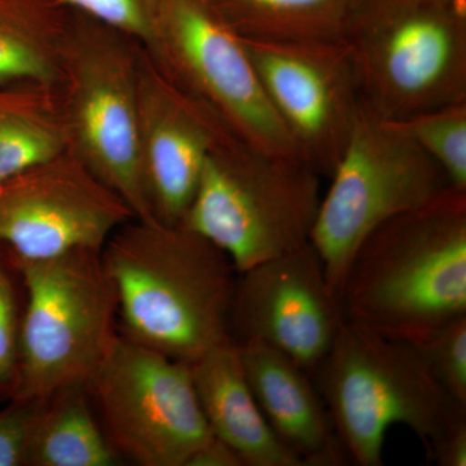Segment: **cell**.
<instances>
[{
    "instance_id": "1",
    "label": "cell",
    "mask_w": 466,
    "mask_h": 466,
    "mask_svg": "<svg viewBox=\"0 0 466 466\" xmlns=\"http://www.w3.org/2000/svg\"><path fill=\"white\" fill-rule=\"evenodd\" d=\"M101 258L115 285L122 336L186 364L232 341L238 272L204 236L133 219L112 233Z\"/></svg>"
},
{
    "instance_id": "2",
    "label": "cell",
    "mask_w": 466,
    "mask_h": 466,
    "mask_svg": "<svg viewBox=\"0 0 466 466\" xmlns=\"http://www.w3.org/2000/svg\"><path fill=\"white\" fill-rule=\"evenodd\" d=\"M339 302L346 321L407 342L466 317V191L450 187L370 232Z\"/></svg>"
},
{
    "instance_id": "3",
    "label": "cell",
    "mask_w": 466,
    "mask_h": 466,
    "mask_svg": "<svg viewBox=\"0 0 466 466\" xmlns=\"http://www.w3.org/2000/svg\"><path fill=\"white\" fill-rule=\"evenodd\" d=\"M349 461L381 466L386 434L403 425L426 453L466 419L410 342L346 321L312 377Z\"/></svg>"
},
{
    "instance_id": "4",
    "label": "cell",
    "mask_w": 466,
    "mask_h": 466,
    "mask_svg": "<svg viewBox=\"0 0 466 466\" xmlns=\"http://www.w3.org/2000/svg\"><path fill=\"white\" fill-rule=\"evenodd\" d=\"M143 46L133 36L72 12L55 82L66 152L133 211L156 222L139 152V75Z\"/></svg>"
},
{
    "instance_id": "5",
    "label": "cell",
    "mask_w": 466,
    "mask_h": 466,
    "mask_svg": "<svg viewBox=\"0 0 466 466\" xmlns=\"http://www.w3.org/2000/svg\"><path fill=\"white\" fill-rule=\"evenodd\" d=\"M321 177L299 158L250 146L231 131L214 144L180 225L204 236L238 274L309 242Z\"/></svg>"
},
{
    "instance_id": "6",
    "label": "cell",
    "mask_w": 466,
    "mask_h": 466,
    "mask_svg": "<svg viewBox=\"0 0 466 466\" xmlns=\"http://www.w3.org/2000/svg\"><path fill=\"white\" fill-rule=\"evenodd\" d=\"M346 42L373 115L400 121L466 103V3L366 0Z\"/></svg>"
},
{
    "instance_id": "7",
    "label": "cell",
    "mask_w": 466,
    "mask_h": 466,
    "mask_svg": "<svg viewBox=\"0 0 466 466\" xmlns=\"http://www.w3.org/2000/svg\"><path fill=\"white\" fill-rule=\"evenodd\" d=\"M16 259L26 297L14 398L45 400L69 386H87L118 334V300L101 249Z\"/></svg>"
},
{
    "instance_id": "8",
    "label": "cell",
    "mask_w": 466,
    "mask_h": 466,
    "mask_svg": "<svg viewBox=\"0 0 466 466\" xmlns=\"http://www.w3.org/2000/svg\"><path fill=\"white\" fill-rule=\"evenodd\" d=\"M329 179L309 242L339 299L350 262L370 232L452 187L397 122L373 115L363 104Z\"/></svg>"
},
{
    "instance_id": "9",
    "label": "cell",
    "mask_w": 466,
    "mask_h": 466,
    "mask_svg": "<svg viewBox=\"0 0 466 466\" xmlns=\"http://www.w3.org/2000/svg\"><path fill=\"white\" fill-rule=\"evenodd\" d=\"M143 47L171 85L222 119L236 137L266 152L300 159L241 36L208 0H155Z\"/></svg>"
},
{
    "instance_id": "10",
    "label": "cell",
    "mask_w": 466,
    "mask_h": 466,
    "mask_svg": "<svg viewBox=\"0 0 466 466\" xmlns=\"http://www.w3.org/2000/svg\"><path fill=\"white\" fill-rule=\"evenodd\" d=\"M88 392L119 458L140 466H186L213 437L189 364L116 334Z\"/></svg>"
},
{
    "instance_id": "11",
    "label": "cell",
    "mask_w": 466,
    "mask_h": 466,
    "mask_svg": "<svg viewBox=\"0 0 466 466\" xmlns=\"http://www.w3.org/2000/svg\"><path fill=\"white\" fill-rule=\"evenodd\" d=\"M241 39L299 157L329 179L361 110L360 81L349 43Z\"/></svg>"
},
{
    "instance_id": "12",
    "label": "cell",
    "mask_w": 466,
    "mask_h": 466,
    "mask_svg": "<svg viewBox=\"0 0 466 466\" xmlns=\"http://www.w3.org/2000/svg\"><path fill=\"white\" fill-rule=\"evenodd\" d=\"M133 211L69 152L0 179V244L21 259L103 249Z\"/></svg>"
},
{
    "instance_id": "13",
    "label": "cell",
    "mask_w": 466,
    "mask_h": 466,
    "mask_svg": "<svg viewBox=\"0 0 466 466\" xmlns=\"http://www.w3.org/2000/svg\"><path fill=\"white\" fill-rule=\"evenodd\" d=\"M345 323L339 297L311 242L238 274L233 342L267 343L314 377Z\"/></svg>"
},
{
    "instance_id": "14",
    "label": "cell",
    "mask_w": 466,
    "mask_h": 466,
    "mask_svg": "<svg viewBox=\"0 0 466 466\" xmlns=\"http://www.w3.org/2000/svg\"><path fill=\"white\" fill-rule=\"evenodd\" d=\"M227 131L231 130L222 119L171 85L143 47L139 75L140 167L156 222L167 226L182 223L208 152Z\"/></svg>"
},
{
    "instance_id": "15",
    "label": "cell",
    "mask_w": 466,
    "mask_h": 466,
    "mask_svg": "<svg viewBox=\"0 0 466 466\" xmlns=\"http://www.w3.org/2000/svg\"><path fill=\"white\" fill-rule=\"evenodd\" d=\"M238 346L251 391L276 437L303 466L348 464L314 379L267 343Z\"/></svg>"
},
{
    "instance_id": "16",
    "label": "cell",
    "mask_w": 466,
    "mask_h": 466,
    "mask_svg": "<svg viewBox=\"0 0 466 466\" xmlns=\"http://www.w3.org/2000/svg\"><path fill=\"white\" fill-rule=\"evenodd\" d=\"M189 368L211 433L229 444L244 466H303L266 421L245 375L238 343L218 346Z\"/></svg>"
},
{
    "instance_id": "17",
    "label": "cell",
    "mask_w": 466,
    "mask_h": 466,
    "mask_svg": "<svg viewBox=\"0 0 466 466\" xmlns=\"http://www.w3.org/2000/svg\"><path fill=\"white\" fill-rule=\"evenodd\" d=\"M242 38L345 41L366 0H208Z\"/></svg>"
},
{
    "instance_id": "18",
    "label": "cell",
    "mask_w": 466,
    "mask_h": 466,
    "mask_svg": "<svg viewBox=\"0 0 466 466\" xmlns=\"http://www.w3.org/2000/svg\"><path fill=\"white\" fill-rule=\"evenodd\" d=\"M122 461L104 433L87 386H69L43 400L27 466H116Z\"/></svg>"
},
{
    "instance_id": "19",
    "label": "cell",
    "mask_w": 466,
    "mask_h": 466,
    "mask_svg": "<svg viewBox=\"0 0 466 466\" xmlns=\"http://www.w3.org/2000/svg\"><path fill=\"white\" fill-rule=\"evenodd\" d=\"M69 11L61 0H0V85H54Z\"/></svg>"
},
{
    "instance_id": "20",
    "label": "cell",
    "mask_w": 466,
    "mask_h": 466,
    "mask_svg": "<svg viewBox=\"0 0 466 466\" xmlns=\"http://www.w3.org/2000/svg\"><path fill=\"white\" fill-rule=\"evenodd\" d=\"M66 152L54 85H0V179Z\"/></svg>"
},
{
    "instance_id": "21",
    "label": "cell",
    "mask_w": 466,
    "mask_h": 466,
    "mask_svg": "<svg viewBox=\"0 0 466 466\" xmlns=\"http://www.w3.org/2000/svg\"><path fill=\"white\" fill-rule=\"evenodd\" d=\"M394 122L440 165L453 188L466 191V103Z\"/></svg>"
},
{
    "instance_id": "22",
    "label": "cell",
    "mask_w": 466,
    "mask_h": 466,
    "mask_svg": "<svg viewBox=\"0 0 466 466\" xmlns=\"http://www.w3.org/2000/svg\"><path fill=\"white\" fill-rule=\"evenodd\" d=\"M25 297L16 256L0 244V401L11 400L20 385Z\"/></svg>"
},
{
    "instance_id": "23",
    "label": "cell",
    "mask_w": 466,
    "mask_h": 466,
    "mask_svg": "<svg viewBox=\"0 0 466 466\" xmlns=\"http://www.w3.org/2000/svg\"><path fill=\"white\" fill-rule=\"evenodd\" d=\"M438 382L466 406V317L410 342Z\"/></svg>"
},
{
    "instance_id": "24",
    "label": "cell",
    "mask_w": 466,
    "mask_h": 466,
    "mask_svg": "<svg viewBox=\"0 0 466 466\" xmlns=\"http://www.w3.org/2000/svg\"><path fill=\"white\" fill-rule=\"evenodd\" d=\"M69 11L78 12L137 39L148 38L155 0H61Z\"/></svg>"
},
{
    "instance_id": "25",
    "label": "cell",
    "mask_w": 466,
    "mask_h": 466,
    "mask_svg": "<svg viewBox=\"0 0 466 466\" xmlns=\"http://www.w3.org/2000/svg\"><path fill=\"white\" fill-rule=\"evenodd\" d=\"M43 400L14 398L0 410V466H27Z\"/></svg>"
},
{
    "instance_id": "26",
    "label": "cell",
    "mask_w": 466,
    "mask_h": 466,
    "mask_svg": "<svg viewBox=\"0 0 466 466\" xmlns=\"http://www.w3.org/2000/svg\"><path fill=\"white\" fill-rule=\"evenodd\" d=\"M428 456L441 466H466V419L452 426Z\"/></svg>"
},
{
    "instance_id": "27",
    "label": "cell",
    "mask_w": 466,
    "mask_h": 466,
    "mask_svg": "<svg viewBox=\"0 0 466 466\" xmlns=\"http://www.w3.org/2000/svg\"><path fill=\"white\" fill-rule=\"evenodd\" d=\"M186 466H244L235 450L216 435L192 453Z\"/></svg>"
},
{
    "instance_id": "28",
    "label": "cell",
    "mask_w": 466,
    "mask_h": 466,
    "mask_svg": "<svg viewBox=\"0 0 466 466\" xmlns=\"http://www.w3.org/2000/svg\"><path fill=\"white\" fill-rule=\"evenodd\" d=\"M426 2H441V3H466V0H426Z\"/></svg>"
}]
</instances>
